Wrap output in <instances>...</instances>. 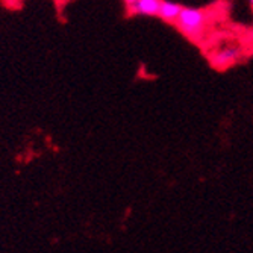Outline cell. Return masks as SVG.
<instances>
[{
    "label": "cell",
    "mask_w": 253,
    "mask_h": 253,
    "mask_svg": "<svg viewBox=\"0 0 253 253\" xmlns=\"http://www.w3.org/2000/svg\"><path fill=\"white\" fill-rule=\"evenodd\" d=\"M210 21H211V17H210L208 11L200 9V8L183 6L176 20V26L190 40L200 41L206 32V28H208Z\"/></svg>",
    "instance_id": "obj_1"
},
{
    "label": "cell",
    "mask_w": 253,
    "mask_h": 253,
    "mask_svg": "<svg viewBox=\"0 0 253 253\" xmlns=\"http://www.w3.org/2000/svg\"><path fill=\"white\" fill-rule=\"evenodd\" d=\"M240 58H241V49L232 45V47H224V49L215 50L210 56V61L215 68L223 70V68H227V67L234 65L235 62H238Z\"/></svg>",
    "instance_id": "obj_3"
},
{
    "label": "cell",
    "mask_w": 253,
    "mask_h": 253,
    "mask_svg": "<svg viewBox=\"0 0 253 253\" xmlns=\"http://www.w3.org/2000/svg\"><path fill=\"white\" fill-rule=\"evenodd\" d=\"M182 5L174 3V2H166V0H161V5H159V11H158V17L163 18L164 21L169 23H176L180 11H182Z\"/></svg>",
    "instance_id": "obj_4"
},
{
    "label": "cell",
    "mask_w": 253,
    "mask_h": 253,
    "mask_svg": "<svg viewBox=\"0 0 253 253\" xmlns=\"http://www.w3.org/2000/svg\"><path fill=\"white\" fill-rule=\"evenodd\" d=\"M161 0H126L125 9L130 15H147L156 17Z\"/></svg>",
    "instance_id": "obj_2"
},
{
    "label": "cell",
    "mask_w": 253,
    "mask_h": 253,
    "mask_svg": "<svg viewBox=\"0 0 253 253\" xmlns=\"http://www.w3.org/2000/svg\"><path fill=\"white\" fill-rule=\"evenodd\" d=\"M249 5H250V8H252V11H253V0H250V2H249Z\"/></svg>",
    "instance_id": "obj_5"
}]
</instances>
